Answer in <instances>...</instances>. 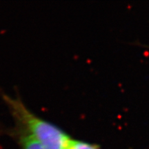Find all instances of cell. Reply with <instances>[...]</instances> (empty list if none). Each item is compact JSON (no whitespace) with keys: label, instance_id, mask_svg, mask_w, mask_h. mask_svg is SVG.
I'll use <instances>...</instances> for the list:
<instances>
[{"label":"cell","instance_id":"obj_1","mask_svg":"<svg viewBox=\"0 0 149 149\" xmlns=\"http://www.w3.org/2000/svg\"><path fill=\"white\" fill-rule=\"evenodd\" d=\"M3 98L17 124L44 149H69L72 138L60 128L34 114L20 99L10 97L6 95Z\"/></svg>","mask_w":149,"mask_h":149},{"label":"cell","instance_id":"obj_2","mask_svg":"<svg viewBox=\"0 0 149 149\" xmlns=\"http://www.w3.org/2000/svg\"><path fill=\"white\" fill-rule=\"evenodd\" d=\"M13 133L21 145L22 149H44L40 143L24 128L17 124Z\"/></svg>","mask_w":149,"mask_h":149},{"label":"cell","instance_id":"obj_3","mask_svg":"<svg viewBox=\"0 0 149 149\" xmlns=\"http://www.w3.org/2000/svg\"><path fill=\"white\" fill-rule=\"evenodd\" d=\"M69 149H100L99 146L95 144H91V143L86 142L81 140H76L71 139L70 141Z\"/></svg>","mask_w":149,"mask_h":149}]
</instances>
